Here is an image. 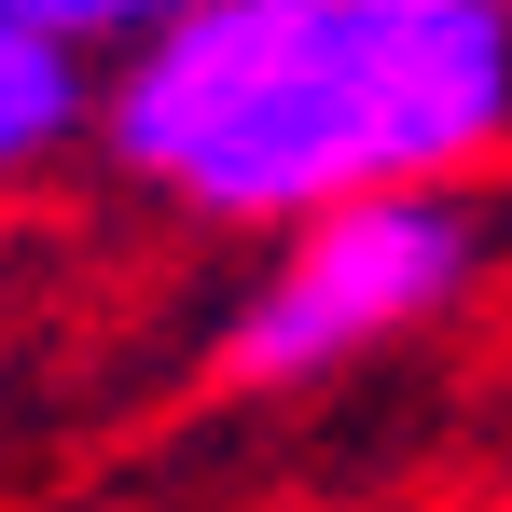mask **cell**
Instances as JSON below:
<instances>
[{
	"instance_id": "1",
	"label": "cell",
	"mask_w": 512,
	"mask_h": 512,
	"mask_svg": "<svg viewBox=\"0 0 512 512\" xmlns=\"http://www.w3.org/2000/svg\"><path fill=\"white\" fill-rule=\"evenodd\" d=\"M97 167L194 236H291L388 180L512 167V14L485 0H194L97 70Z\"/></svg>"
},
{
	"instance_id": "2",
	"label": "cell",
	"mask_w": 512,
	"mask_h": 512,
	"mask_svg": "<svg viewBox=\"0 0 512 512\" xmlns=\"http://www.w3.org/2000/svg\"><path fill=\"white\" fill-rule=\"evenodd\" d=\"M512 277V180L471 167V180H388V194H346V208H305L291 236H263L250 291L222 305L208 333V374L222 388H333L388 346L471 319L485 291Z\"/></svg>"
},
{
	"instance_id": "3",
	"label": "cell",
	"mask_w": 512,
	"mask_h": 512,
	"mask_svg": "<svg viewBox=\"0 0 512 512\" xmlns=\"http://www.w3.org/2000/svg\"><path fill=\"white\" fill-rule=\"evenodd\" d=\"M70 153H97V70L0 0V194L56 180Z\"/></svg>"
},
{
	"instance_id": "4",
	"label": "cell",
	"mask_w": 512,
	"mask_h": 512,
	"mask_svg": "<svg viewBox=\"0 0 512 512\" xmlns=\"http://www.w3.org/2000/svg\"><path fill=\"white\" fill-rule=\"evenodd\" d=\"M14 14H28L42 42H70L84 70H125L139 42H167V28L194 14V0H14Z\"/></svg>"
}]
</instances>
